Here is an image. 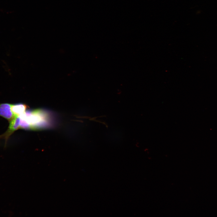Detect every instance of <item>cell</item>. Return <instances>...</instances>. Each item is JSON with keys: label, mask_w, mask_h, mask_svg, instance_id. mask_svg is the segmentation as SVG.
I'll return each mask as SVG.
<instances>
[{"label": "cell", "mask_w": 217, "mask_h": 217, "mask_svg": "<svg viewBox=\"0 0 217 217\" xmlns=\"http://www.w3.org/2000/svg\"><path fill=\"white\" fill-rule=\"evenodd\" d=\"M48 113L47 111L41 109L27 110L19 117L30 124L31 130H36L50 126V118Z\"/></svg>", "instance_id": "1"}, {"label": "cell", "mask_w": 217, "mask_h": 217, "mask_svg": "<svg viewBox=\"0 0 217 217\" xmlns=\"http://www.w3.org/2000/svg\"><path fill=\"white\" fill-rule=\"evenodd\" d=\"M20 118L19 116H14L10 121L9 124L7 131L3 134L0 135V138L4 139L5 144L10 137L16 131L20 128Z\"/></svg>", "instance_id": "2"}, {"label": "cell", "mask_w": 217, "mask_h": 217, "mask_svg": "<svg viewBox=\"0 0 217 217\" xmlns=\"http://www.w3.org/2000/svg\"><path fill=\"white\" fill-rule=\"evenodd\" d=\"M12 104L8 103L0 104V116L10 121L14 116L11 109Z\"/></svg>", "instance_id": "3"}, {"label": "cell", "mask_w": 217, "mask_h": 217, "mask_svg": "<svg viewBox=\"0 0 217 217\" xmlns=\"http://www.w3.org/2000/svg\"><path fill=\"white\" fill-rule=\"evenodd\" d=\"M27 108V105L23 103L12 104L11 106V109L14 115L18 116L24 113Z\"/></svg>", "instance_id": "4"}]
</instances>
